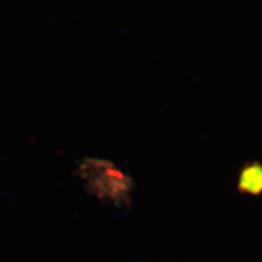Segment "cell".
I'll return each instance as SVG.
<instances>
[{
  "instance_id": "cell-1",
  "label": "cell",
  "mask_w": 262,
  "mask_h": 262,
  "mask_svg": "<svg viewBox=\"0 0 262 262\" xmlns=\"http://www.w3.org/2000/svg\"><path fill=\"white\" fill-rule=\"evenodd\" d=\"M237 190L250 196L262 194V163L252 161L244 165L239 173Z\"/></svg>"
}]
</instances>
